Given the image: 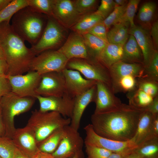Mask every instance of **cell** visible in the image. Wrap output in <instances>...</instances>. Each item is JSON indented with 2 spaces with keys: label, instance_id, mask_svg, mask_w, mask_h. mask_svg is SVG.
I'll return each instance as SVG.
<instances>
[{
  "label": "cell",
  "instance_id": "f1b7e54d",
  "mask_svg": "<svg viewBox=\"0 0 158 158\" xmlns=\"http://www.w3.org/2000/svg\"><path fill=\"white\" fill-rule=\"evenodd\" d=\"M82 35L90 56L96 60L108 43L89 33Z\"/></svg>",
  "mask_w": 158,
  "mask_h": 158
},
{
  "label": "cell",
  "instance_id": "30bf717a",
  "mask_svg": "<svg viewBox=\"0 0 158 158\" xmlns=\"http://www.w3.org/2000/svg\"><path fill=\"white\" fill-rule=\"evenodd\" d=\"M11 92L20 97L36 98L35 90L41 79V75L30 70L25 75H6Z\"/></svg>",
  "mask_w": 158,
  "mask_h": 158
},
{
  "label": "cell",
  "instance_id": "e575fe53",
  "mask_svg": "<svg viewBox=\"0 0 158 158\" xmlns=\"http://www.w3.org/2000/svg\"><path fill=\"white\" fill-rule=\"evenodd\" d=\"M16 149L12 138L5 135L0 136V157L13 158Z\"/></svg>",
  "mask_w": 158,
  "mask_h": 158
},
{
  "label": "cell",
  "instance_id": "484cf974",
  "mask_svg": "<svg viewBox=\"0 0 158 158\" xmlns=\"http://www.w3.org/2000/svg\"><path fill=\"white\" fill-rule=\"evenodd\" d=\"M104 20L101 16L94 12L83 16L70 29L73 32L82 35L87 33L92 28Z\"/></svg>",
  "mask_w": 158,
  "mask_h": 158
},
{
  "label": "cell",
  "instance_id": "1f68e13d",
  "mask_svg": "<svg viewBox=\"0 0 158 158\" xmlns=\"http://www.w3.org/2000/svg\"><path fill=\"white\" fill-rule=\"evenodd\" d=\"M137 78L132 75L123 77L111 83V89L114 93L128 92L137 86Z\"/></svg>",
  "mask_w": 158,
  "mask_h": 158
},
{
  "label": "cell",
  "instance_id": "8992f818",
  "mask_svg": "<svg viewBox=\"0 0 158 158\" xmlns=\"http://www.w3.org/2000/svg\"><path fill=\"white\" fill-rule=\"evenodd\" d=\"M47 17V25L40 38L30 48L36 56L45 51L58 49L65 37V28L53 17Z\"/></svg>",
  "mask_w": 158,
  "mask_h": 158
},
{
  "label": "cell",
  "instance_id": "ffe728a7",
  "mask_svg": "<svg viewBox=\"0 0 158 158\" xmlns=\"http://www.w3.org/2000/svg\"><path fill=\"white\" fill-rule=\"evenodd\" d=\"M96 91V84L90 89L74 98V104L70 126L78 130L80 120L87 106L94 102Z\"/></svg>",
  "mask_w": 158,
  "mask_h": 158
},
{
  "label": "cell",
  "instance_id": "277c9868",
  "mask_svg": "<svg viewBox=\"0 0 158 158\" xmlns=\"http://www.w3.org/2000/svg\"><path fill=\"white\" fill-rule=\"evenodd\" d=\"M71 118L53 111H32L27 125L34 133L38 145L56 130L69 125Z\"/></svg>",
  "mask_w": 158,
  "mask_h": 158
},
{
  "label": "cell",
  "instance_id": "7c38bea8",
  "mask_svg": "<svg viewBox=\"0 0 158 158\" xmlns=\"http://www.w3.org/2000/svg\"><path fill=\"white\" fill-rule=\"evenodd\" d=\"M84 141L78 130L70 125L64 127L63 138L55 151L51 154L55 158H70L82 150Z\"/></svg>",
  "mask_w": 158,
  "mask_h": 158
},
{
  "label": "cell",
  "instance_id": "3957f363",
  "mask_svg": "<svg viewBox=\"0 0 158 158\" xmlns=\"http://www.w3.org/2000/svg\"><path fill=\"white\" fill-rule=\"evenodd\" d=\"M47 18L46 15L28 6L19 10L13 16L11 25L20 37L32 46L40 38Z\"/></svg>",
  "mask_w": 158,
  "mask_h": 158
},
{
  "label": "cell",
  "instance_id": "7bdbcfd3",
  "mask_svg": "<svg viewBox=\"0 0 158 158\" xmlns=\"http://www.w3.org/2000/svg\"><path fill=\"white\" fill-rule=\"evenodd\" d=\"M107 31L106 27L102 21L94 26L87 33L91 34L108 43L107 38Z\"/></svg>",
  "mask_w": 158,
  "mask_h": 158
},
{
  "label": "cell",
  "instance_id": "603a6c76",
  "mask_svg": "<svg viewBox=\"0 0 158 158\" xmlns=\"http://www.w3.org/2000/svg\"><path fill=\"white\" fill-rule=\"evenodd\" d=\"M123 46L108 43L96 60L108 70L113 64L121 61Z\"/></svg>",
  "mask_w": 158,
  "mask_h": 158
},
{
  "label": "cell",
  "instance_id": "4fadbf2b",
  "mask_svg": "<svg viewBox=\"0 0 158 158\" xmlns=\"http://www.w3.org/2000/svg\"><path fill=\"white\" fill-rule=\"evenodd\" d=\"M36 98L40 103V111L42 112L55 111L59 113L65 118H71L73 109L74 98L67 94L61 97H44L37 95Z\"/></svg>",
  "mask_w": 158,
  "mask_h": 158
},
{
  "label": "cell",
  "instance_id": "11a10c76",
  "mask_svg": "<svg viewBox=\"0 0 158 158\" xmlns=\"http://www.w3.org/2000/svg\"><path fill=\"white\" fill-rule=\"evenodd\" d=\"M115 6H121L126 4L128 1L126 0H114Z\"/></svg>",
  "mask_w": 158,
  "mask_h": 158
},
{
  "label": "cell",
  "instance_id": "5b68a950",
  "mask_svg": "<svg viewBox=\"0 0 158 158\" xmlns=\"http://www.w3.org/2000/svg\"><path fill=\"white\" fill-rule=\"evenodd\" d=\"M36 99L20 97L12 92L1 98L0 106L6 131L5 136L12 138L16 129L14 125L15 117L29 110Z\"/></svg>",
  "mask_w": 158,
  "mask_h": 158
},
{
  "label": "cell",
  "instance_id": "5bb4252c",
  "mask_svg": "<svg viewBox=\"0 0 158 158\" xmlns=\"http://www.w3.org/2000/svg\"><path fill=\"white\" fill-rule=\"evenodd\" d=\"M52 16L65 28H71L83 16L76 11L73 1L53 0Z\"/></svg>",
  "mask_w": 158,
  "mask_h": 158
},
{
  "label": "cell",
  "instance_id": "f546056e",
  "mask_svg": "<svg viewBox=\"0 0 158 158\" xmlns=\"http://www.w3.org/2000/svg\"><path fill=\"white\" fill-rule=\"evenodd\" d=\"M126 97L129 104L136 108L145 109L152 102L154 98L137 87L128 92Z\"/></svg>",
  "mask_w": 158,
  "mask_h": 158
},
{
  "label": "cell",
  "instance_id": "681fc988",
  "mask_svg": "<svg viewBox=\"0 0 158 158\" xmlns=\"http://www.w3.org/2000/svg\"><path fill=\"white\" fill-rule=\"evenodd\" d=\"M31 158H55L51 154L39 151Z\"/></svg>",
  "mask_w": 158,
  "mask_h": 158
},
{
  "label": "cell",
  "instance_id": "e0dca14e",
  "mask_svg": "<svg viewBox=\"0 0 158 158\" xmlns=\"http://www.w3.org/2000/svg\"><path fill=\"white\" fill-rule=\"evenodd\" d=\"M66 83V93L73 98L87 91L97 82L84 78L78 71L66 68L62 72Z\"/></svg>",
  "mask_w": 158,
  "mask_h": 158
},
{
  "label": "cell",
  "instance_id": "f5cc1de1",
  "mask_svg": "<svg viewBox=\"0 0 158 158\" xmlns=\"http://www.w3.org/2000/svg\"><path fill=\"white\" fill-rule=\"evenodd\" d=\"M12 0H0V11L4 8Z\"/></svg>",
  "mask_w": 158,
  "mask_h": 158
},
{
  "label": "cell",
  "instance_id": "52a82bcc",
  "mask_svg": "<svg viewBox=\"0 0 158 158\" xmlns=\"http://www.w3.org/2000/svg\"><path fill=\"white\" fill-rule=\"evenodd\" d=\"M66 68L79 71L86 79L103 82L111 88L109 70L94 59H73L68 61Z\"/></svg>",
  "mask_w": 158,
  "mask_h": 158
},
{
  "label": "cell",
  "instance_id": "9a60e30c",
  "mask_svg": "<svg viewBox=\"0 0 158 158\" xmlns=\"http://www.w3.org/2000/svg\"><path fill=\"white\" fill-rule=\"evenodd\" d=\"M96 91L94 102L95 104V113L105 112L115 109L122 103L116 97L111 88L106 84L97 82Z\"/></svg>",
  "mask_w": 158,
  "mask_h": 158
},
{
  "label": "cell",
  "instance_id": "83f0119b",
  "mask_svg": "<svg viewBox=\"0 0 158 158\" xmlns=\"http://www.w3.org/2000/svg\"><path fill=\"white\" fill-rule=\"evenodd\" d=\"M156 9V3L152 1L146 2L141 6L139 9L137 18L141 26L149 30Z\"/></svg>",
  "mask_w": 158,
  "mask_h": 158
},
{
  "label": "cell",
  "instance_id": "91938a15",
  "mask_svg": "<svg viewBox=\"0 0 158 158\" xmlns=\"http://www.w3.org/2000/svg\"><path fill=\"white\" fill-rule=\"evenodd\" d=\"M0 158H1L0 157Z\"/></svg>",
  "mask_w": 158,
  "mask_h": 158
},
{
  "label": "cell",
  "instance_id": "d590c367",
  "mask_svg": "<svg viewBox=\"0 0 158 158\" xmlns=\"http://www.w3.org/2000/svg\"><path fill=\"white\" fill-rule=\"evenodd\" d=\"M53 0H27L28 6L47 16H52Z\"/></svg>",
  "mask_w": 158,
  "mask_h": 158
},
{
  "label": "cell",
  "instance_id": "ee69618b",
  "mask_svg": "<svg viewBox=\"0 0 158 158\" xmlns=\"http://www.w3.org/2000/svg\"><path fill=\"white\" fill-rule=\"evenodd\" d=\"M11 92V86L6 76H0V99Z\"/></svg>",
  "mask_w": 158,
  "mask_h": 158
},
{
  "label": "cell",
  "instance_id": "bcb514c9",
  "mask_svg": "<svg viewBox=\"0 0 158 158\" xmlns=\"http://www.w3.org/2000/svg\"><path fill=\"white\" fill-rule=\"evenodd\" d=\"M145 109L154 115L158 114V95L154 98L152 102Z\"/></svg>",
  "mask_w": 158,
  "mask_h": 158
},
{
  "label": "cell",
  "instance_id": "60d3db41",
  "mask_svg": "<svg viewBox=\"0 0 158 158\" xmlns=\"http://www.w3.org/2000/svg\"><path fill=\"white\" fill-rule=\"evenodd\" d=\"M87 158H107L112 152L96 146L85 145Z\"/></svg>",
  "mask_w": 158,
  "mask_h": 158
},
{
  "label": "cell",
  "instance_id": "8d00e7d4",
  "mask_svg": "<svg viewBox=\"0 0 158 158\" xmlns=\"http://www.w3.org/2000/svg\"><path fill=\"white\" fill-rule=\"evenodd\" d=\"M142 77L158 82V51L156 50L148 64L144 67Z\"/></svg>",
  "mask_w": 158,
  "mask_h": 158
},
{
  "label": "cell",
  "instance_id": "f35d334b",
  "mask_svg": "<svg viewBox=\"0 0 158 158\" xmlns=\"http://www.w3.org/2000/svg\"><path fill=\"white\" fill-rule=\"evenodd\" d=\"M73 1L76 11L82 16L94 12L97 2L96 0H75Z\"/></svg>",
  "mask_w": 158,
  "mask_h": 158
},
{
  "label": "cell",
  "instance_id": "f6af8a7d",
  "mask_svg": "<svg viewBox=\"0 0 158 158\" xmlns=\"http://www.w3.org/2000/svg\"><path fill=\"white\" fill-rule=\"evenodd\" d=\"M150 33L155 49L158 48V21L156 20L152 23L150 28Z\"/></svg>",
  "mask_w": 158,
  "mask_h": 158
},
{
  "label": "cell",
  "instance_id": "ab89813d",
  "mask_svg": "<svg viewBox=\"0 0 158 158\" xmlns=\"http://www.w3.org/2000/svg\"><path fill=\"white\" fill-rule=\"evenodd\" d=\"M140 1V0H130L128 1L125 13L120 22L128 23L130 28L135 26L134 18Z\"/></svg>",
  "mask_w": 158,
  "mask_h": 158
},
{
  "label": "cell",
  "instance_id": "d4e9b609",
  "mask_svg": "<svg viewBox=\"0 0 158 158\" xmlns=\"http://www.w3.org/2000/svg\"><path fill=\"white\" fill-rule=\"evenodd\" d=\"M107 32L109 43L123 46L129 37L130 24L121 22L113 26Z\"/></svg>",
  "mask_w": 158,
  "mask_h": 158
},
{
  "label": "cell",
  "instance_id": "6f0895ef",
  "mask_svg": "<svg viewBox=\"0 0 158 158\" xmlns=\"http://www.w3.org/2000/svg\"><path fill=\"white\" fill-rule=\"evenodd\" d=\"M126 158H143L136 154L133 152L128 155Z\"/></svg>",
  "mask_w": 158,
  "mask_h": 158
},
{
  "label": "cell",
  "instance_id": "4316f807",
  "mask_svg": "<svg viewBox=\"0 0 158 158\" xmlns=\"http://www.w3.org/2000/svg\"><path fill=\"white\" fill-rule=\"evenodd\" d=\"M64 127L56 130L40 143L37 145L39 150L49 154L53 153L63 138Z\"/></svg>",
  "mask_w": 158,
  "mask_h": 158
},
{
  "label": "cell",
  "instance_id": "9c48e42d",
  "mask_svg": "<svg viewBox=\"0 0 158 158\" xmlns=\"http://www.w3.org/2000/svg\"><path fill=\"white\" fill-rule=\"evenodd\" d=\"M68 61L57 50H47L35 56L31 63L30 70L40 75L52 72H62L66 68Z\"/></svg>",
  "mask_w": 158,
  "mask_h": 158
},
{
  "label": "cell",
  "instance_id": "7dc6e473",
  "mask_svg": "<svg viewBox=\"0 0 158 158\" xmlns=\"http://www.w3.org/2000/svg\"><path fill=\"white\" fill-rule=\"evenodd\" d=\"M8 66L5 59H0V76H6Z\"/></svg>",
  "mask_w": 158,
  "mask_h": 158
},
{
  "label": "cell",
  "instance_id": "ac0fdd59",
  "mask_svg": "<svg viewBox=\"0 0 158 158\" xmlns=\"http://www.w3.org/2000/svg\"><path fill=\"white\" fill-rule=\"evenodd\" d=\"M57 50L68 61L74 58L92 59L82 35L74 32L69 35L64 43Z\"/></svg>",
  "mask_w": 158,
  "mask_h": 158
},
{
  "label": "cell",
  "instance_id": "7a4b0ae2",
  "mask_svg": "<svg viewBox=\"0 0 158 158\" xmlns=\"http://www.w3.org/2000/svg\"><path fill=\"white\" fill-rule=\"evenodd\" d=\"M25 41L12 29L10 22L0 23V45L8 64L7 75H22L30 70L31 63L36 56Z\"/></svg>",
  "mask_w": 158,
  "mask_h": 158
},
{
  "label": "cell",
  "instance_id": "ba28073f",
  "mask_svg": "<svg viewBox=\"0 0 158 158\" xmlns=\"http://www.w3.org/2000/svg\"><path fill=\"white\" fill-rule=\"evenodd\" d=\"M86 136L85 145H92L101 147L111 152L127 156L132 153L138 146L132 140L127 141L114 140L101 136L94 131L89 124L84 128Z\"/></svg>",
  "mask_w": 158,
  "mask_h": 158
},
{
  "label": "cell",
  "instance_id": "816d5d0a",
  "mask_svg": "<svg viewBox=\"0 0 158 158\" xmlns=\"http://www.w3.org/2000/svg\"><path fill=\"white\" fill-rule=\"evenodd\" d=\"M13 158H29L17 148Z\"/></svg>",
  "mask_w": 158,
  "mask_h": 158
},
{
  "label": "cell",
  "instance_id": "f907efd6",
  "mask_svg": "<svg viewBox=\"0 0 158 158\" xmlns=\"http://www.w3.org/2000/svg\"><path fill=\"white\" fill-rule=\"evenodd\" d=\"M5 127L3 120L1 110L0 106V136L5 135Z\"/></svg>",
  "mask_w": 158,
  "mask_h": 158
},
{
  "label": "cell",
  "instance_id": "8fae6325",
  "mask_svg": "<svg viewBox=\"0 0 158 158\" xmlns=\"http://www.w3.org/2000/svg\"><path fill=\"white\" fill-rule=\"evenodd\" d=\"M37 95L44 97H61L66 93L65 80L62 72H52L41 75L35 90Z\"/></svg>",
  "mask_w": 158,
  "mask_h": 158
},
{
  "label": "cell",
  "instance_id": "d6986e66",
  "mask_svg": "<svg viewBox=\"0 0 158 158\" xmlns=\"http://www.w3.org/2000/svg\"><path fill=\"white\" fill-rule=\"evenodd\" d=\"M129 34L134 36L142 51L144 67L149 63L155 49L149 30L135 25L130 28Z\"/></svg>",
  "mask_w": 158,
  "mask_h": 158
},
{
  "label": "cell",
  "instance_id": "c3c4849f",
  "mask_svg": "<svg viewBox=\"0 0 158 158\" xmlns=\"http://www.w3.org/2000/svg\"><path fill=\"white\" fill-rule=\"evenodd\" d=\"M152 127L154 135L158 137V114L154 115L152 121Z\"/></svg>",
  "mask_w": 158,
  "mask_h": 158
},
{
  "label": "cell",
  "instance_id": "2e32d148",
  "mask_svg": "<svg viewBox=\"0 0 158 158\" xmlns=\"http://www.w3.org/2000/svg\"><path fill=\"white\" fill-rule=\"evenodd\" d=\"M12 139L16 147L29 158L40 151L34 133L27 125L16 129Z\"/></svg>",
  "mask_w": 158,
  "mask_h": 158
},
{
  "label": "cell",
  "instance_id": "74e56055",
  "mask_svg": "<svg viewBox=\"0 0 158 158\" xmlns=\"http://www.w3.org/2000/svg\"><path fill=\"white\" fill-rule=\"evenodd\" d=\"M127 4L115 6L111 13L103 20V22L107 31L111 26L120 22L125 13Z\"/></svg>",
  "mask_w": 158,
  "mask_h": 158
},
{
  "label": "cell",
  "instance_id": "4dcf8cb0",
  "mask_svg": "<svg viewBox=\"0 0 158 158\" xmlns=\"http://www.w3.org/2000/svg\"><path fill=\"white\" fill-rule=\"evenodd\" d=\"M143 158H158V137L144 142L133 152Z\"/></svg>",
  "mask_w": 158,
  "mask_h": 158
},
{
  "label": "cell",
  "instance_id": "b9f144b4",
  "mask_svg": "<svg viewBox=\"0 0 158 158\" xmlns=\"http://www.w3.org/2000/svg\"><path fill=\"white\" fill-rule=\"evenodd\" d=\"M115 6L114 0H102L99 6L95 12L104 19L111 13Z\"/></svg>",
  "mask_w": 158,
  "mask_h": 158
},
{
  "label": "cell",
  "instance_id": "6da1fadb",
  "mask_svg": "<svg viewBox=\"0 0 158 158\" xmlns=\"http://www.w3.org/2000/svg\"><path fill=\"white\" fill-rule=\"evenodd\" d=\"M144 110L122 103L109 111L94 113L91 117V124L95 132L101 136L118 141H130L135 135Z\"/></svg>",
  "mask_w": 158,
  "mask_h": 158
},
{
  "label": "cell",
  "instance_id": "680465c9",
  "mask_svg": "<svg viewBox=\"0 0 158 158\" xmlns=\"http://www.w3.org/2000/svg\"><path fill=\"white\" fill-rule=\"evenodd\" d=\"M0 59H6V56L4 50L0 45Z\"/></svg>",
  "mask_w": 158,
  "mask_h": 158
},
{
  "label": "cell",
  "instance_id": "44dd1931",
  "mask_svg": "<svg viewBox=\"0 0 158 158\" xmlns=\"http://www.w3.org/2000/svg\"><path fill=\"white\" fill-rule=\"evenodd\" d=\"M154 115L145 109L142 113L139 120L135 135L132 140L138 146L146 141L155 137L152 121Z\"/></svg>",
  "mask_w": 158,
  "mask_h": 158
},
{
  "label": "cell",
  "instance_id": "cb8c5ba5",
  "mask_svg": "<svg viewBox=\"0 0 158 158\" xmlns=\"http://www.w3.org/2000/svg\"><path fill=\"white\" fill-rule=\"evenodd\" d=\"M123 49L121 61L127 63L143 64L142 51L133 36L130 35L128 40L123 46Z\"/></svg>",
  "mask_w": 158,
  "mask_h": 158
},
{
  "label": "cell",
  "instance_id": "db71d44e",
  "mask_svg": "<svg viewBox=\"0 0 158 158\" xmlns=\"http://www.w3.org/2000/svg\"><path fill=\"white\" fill-rule=\"evenodd\" d=\"M127 156L119 153H112L107 158H126Z\"/></svg>",
  "mask_w": 158,
  "mask_h": 158
},
{
  "label": "cell",
  "instance_id": "7402d4cb",
  "mask_svg": "<svg viewBox=\"0 0 158 158\" xmlns=\"http://www.w3.org/2000/svg\"><path fill=\"white\" fill-rule=\"evenodd\" d=\"M144 68L142 64L119 61L112 66L109 70L111 83L128 75H132L137 78H140L142 75Z\"/></svg>",
  "mask_w": 158,
  "mask_h": 158
},
{
  "label": "cell",
  "instance_id": "d6a6232c",
  "mask_svg": "<svg viewBox=\"0 0 158 158\" xmlns=\"http://www.w3.org/2000/svg\"><path fill=\"white\" fill-rule=\"evenodd\" d=\"M28 6L27 0H12L4 8L0 11V23L3 22H10L17 11Z\"/></svg>",
  "mask_w": 158,
  "mask_h": 158
},
{
  "label": "cell",
  "instance_id": "836d02e7",
  "mask_svg": "<svg viewBox=\"0 0 158 158\" xmlns=\"http://www.w3.org/2000/svg\"><path fill=\"white\" fill-rule=\"evenodd\" d=\"M137 87L154 98L158 95V82L145 77L137 78Z\"/></svg>",
  "mask_w": 158,
  "mask_h": 158
},
{
  "label": "cell",
  "instance_id": "9f6ffc18",
  "mask_svg": "<svg viewBox=\"0 0 158 158\" xmlns=\"http://www.w3.org/2000/svg\"><path fill=\"white\" fill-rule=\"evenodd\" d=\"M70 158H85V156L84 152L82 150L76 153L73 156Z\"/></svg>",
  "mask_w": 158,
  "mask_h": 158
}]
</instances>
